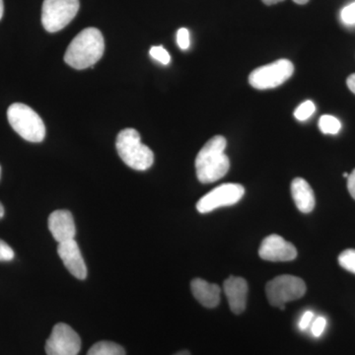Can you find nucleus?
<instances>
[{"instance_id":"obj_1","label":"nucleus","mask_w":355,"mask_h":355,"mask_svg":"<svg viewBox=\"0 0 355 355\" xmlns=\"http://www.w3.org/2000/svg\"><path fill=\"white\" fill-rule=\"evenodd\" d=\"M226 146L225 137L216 135L200 149L196 158V171L200 183H214L227 174L230 169V160L224 153Z\"/></svg>"},{"instance_id":"obj_2","label":"nucleus","mask_w":355,"mask_h":355,"mask_svg":"<svg viewBox=\"0 0 355 355\" xmlns=\"http://www.w3.org/2000/svg\"><path fill=\"white\" fill-rule=\"evenodd\" d=\"M105 42L96 28H86L72 40L65 51L64 62L76 69L93 67L103 57Z\"/></svg>"},{"instance_id":"obj_3","label":"nucleus","mask_w":355,"mask_h":355,"mask_svg":"<svg viewBox=\"0 0 355 355\" xmlns=\"http://www.w3.org/2000/svg\"><path fill=\"white\" fill-rule=\"evenodd\" d=\"M116 151L125 165L137 171H146L153 166L154 154L148 146L141 144L135 128H125L116 137Z\"/></svg>"},{"instance_id":"obj_4","label":"nucleus","mask_w":355,"mask_h":355,"mask_svg":"<svg viewBox=\"0 0 355 355\" xmlns=\"http://www.w3.org/2000/svg\"><path fill=\"white\" fill-rule=\"evenodd\" d=\"M7 119L13 130L27 141L41 142L46 137L43 120L27 105L21 103L11 105L7 110Z\"/></svg>"},{"instance_id":"obj_5","label":"nucleus","mask_w":355,"mask_h":355,"mask_svg":"<svg viewBox=\"0 0 355 355\" xmlns=\"http://www.w3.org/2000/svg\"><path fill=\"white\" fill-rule=\"evenodd\" d=\"M78 10L79 0H44L42 24L46 31H60L74 19Z\"/></svg>"},{"instance_id":"obj_6","label":"nucleus","mask_w":355,"mask_h":355,"mask_svg":"<svg viewBox=\"0 0 355 355\" xmlns=\"http://www.w3.org/2000/svg\"><path fill=\"white\" fill-rule=\"evenodd\" d=\"M306 289L304 280L294 275H284L275 277L266 284V294L270 304L280 307L303 297Z\"/></svg>"},{"instance_id":"obj_7","label":"nucleus","mask_w":355,"mask_h":355,"mask_svg":"<svg viewBox=\"0 0 355 355\" xmlns=\"http://www.w3.org/2000/svg\"><path fill=\"white\" fill-rule=\"evenodd\" d=\"M294 73V65L291 60H279L253 70L249 76L252 87L259 90H268L279 87Z\"/></svg>"},{"instance_id":"obj_8","label":"nucleus","mask_w":355,"mask_h":355,"mask_svg":"<svg viewBox=\"0 0 355 355\" xmlns=\"http://www.w3.org/2000/svg\"><path fill=\"white\" fill-rule=\"evenodd\" d=\"M245 195V189L239 184H223L203 196L197 203L200 214H209L219 207H230L239 202Z\"/></svg>"},{"instance_id":"obj_9","label":"nucleus","mask_w":355,"mask_h":355,"mask_svg":"<svg viewBox=\"0 0 355 355\" xmlns=\"http://www.w3.org/2000/svg\"><path fill=\"white\" fill-rule=\"evenodd\" d=\"M80 349V336L64 323H58L53 327L46 343V355H77Z\"/></svg>"},{"instance_id":"obj_10","label":"nucleus","mask_w":355,"mask_h":355,"mask_svg":"<svg viewBox=\"0 0 355 355\" xmlns=\"http://www.w3.org/2000/svg\"><path fill=\"white\" fill-rule=\"evenodd\" d=\"M259 256L268 261H291L297 257V250L282 236L270 235L261 242Z\"/></svg>"},{"instance_id":"obj_11","label":"nucleus","mask_w":355,"mask_h":355,"mask_svg":"<svg viewBox=\"0 0 355 355\" xmlns=\"http://www.w3.org/2000/svg\"><path fill=\"white\" fill-rule=\"evenodd\" d=\"M58 254L64 263L65 268L73 277L81 280L87 277V268L76 240L60 243Z\"/></svg>"},{"instance_id":"obj_12","label":"nucleus","mask_w":355,"mask_h":355,"mask_svg":"<svg viewBox=\"0 0 355 355\" xmlns=\"http://www.w3.org/2000/svg\"><path fill=\"white\" fill-rule=\"evenodd\" d=\"M49 229L58 244L70 241L76 237V223L69 210H55L51 212L49 217Z\"/></svg>"},{"instance_id":"obj_13","label":"nucleus","mask_w":355,"mask_h":355,"mask_svg":"<svg viewBox=\"0 0 355 355\" xmlns=\"http://www.w3.org/2000/svg\"><path fill=\"white\" fill-rule=\"evenodd\" d=\"M224 293L228 299L230 309L234 314H241L246 309L248 284L239 277H229L224 282Z\"/></svg>"},{"instance_id":"obj_14","label":"nucleus","mask_w":355,"mask_h":355,"mask_svg":"<svg viewBox=\"0 0 355 355\" xmlns=\"http://www.w3.org/2000/svg\"><path fill=\"white\" fill-rule=\"evenodd\" d=\"M191 292L198 302L207 308H214L220 302V287L202 279H193Z\"/></svg>"},{"instance_id":"obj_15","label":"nucleus","mask_w":355,"mask_h":355,"mask_svg":"<svg viewBox=\"0 0 355 355\" xmlns=\"http://www.w3.org/2000/svg\"><path fill=\"white\" fill-rule=\"evenodd\" d=\"M291 195L296 207L302 214H310L315 207V195L308 182L296 178L291 183Z\"/></svg>"},{"instance_id":"obj_16","label":"nucleus","mask_w":355,"mask_h":355,"mask_svg":"<svg viewBox=\"0 0 355 355\" xmlns=\"http://www.w3.org/2000/svg\"><path fill=\"white\" fill-rule=\"evenodd\" d=\"M87 355H125V352L118 343L104 340L95 343L89 349Z\"/></svg>"},{"instance_id":"obj_17","label":"nucleus","mask_w":355,"mask_h":355,"mask_svg":"<svg viewBox=\"0 0 355 355\" xmlns=\"http://www.w3.org/2000/svg\"><path fill=\"white\" fill-rule=\"evenodd\" d=\"M319 128L324 135H336L342 128V123L330 114H324L320 118Z\"/></svg>"},{"instance_id":"obj_18","label":"nucleus","mask_w":355,"mask_h":355,"mask_svg":"<svg viewBox=\"0 0 355 355\" xmlns=\"http://www.w3.org/2000/svg\"><path fill=\"white\" fill-rule=\"evenodd\" d=\"M338 263L345 270L355 275V250L347 249L338 256Z\"/></svg>"},{"instance_id":"obj_19","label":"nucleus","mask_w":355,"mask_h":355,"mask_svg":"<svg viewBox=\"0 0 355 355\" xmlns=\"http://www.w3.org/2000/svg\"><path fill=\"white\" fill-rule=\"evenodd\" d=\"M315 111H316V106H315L314 103L312 101H305L295 110L294 116H295L298 121H306L315 113Z\"/></svg>"},{"instance_id":"obj_20","label":"nucleus","mask_w":355,"mask_h":355,"mask_svg":"<svg viewBox=\"0 0 355 355\" xmlns=\"http://www.w3.org/2000/svg\"><path fill=\"white\" fill-rule=\"evenodd\" d=\"M149 53H150L151 58L162 64H168L171 60L169 53L163 46H153Z\"/></svg>"},{"instance_id":"obj_21","label":"nucleus","mask_w":355,"mask_h":355,"mask_svg":"<svg viewBox=\"0 0 355 355\" xmlns=\"http://www.w3.org/2000/svg\"><path fill=\"white\" fill-rule=\"evenodd\" d=\"M177 43L182 50L186 51L190 48V32H189L188 29H186V28L179 29V31L177 33Z\"/></svg>"},{"instance_id":"obj_22","label":"nucleus","mask_w":355,"mask_h":355,"mask_svg":"<svg viewBox=\"0 0 355 355\" xmlns=\"http://www.w3.org/2000/svg\"><path fill=\"white\" fill-rule=\"evenodd\" d=\"M340 18L343 22L347 25L355 24V2L345 6L340 12Z\"/></svg>"},{"instance_id":"obj_23","label":"nucleus","mask_w":355,"mask_h":355,"mask_svg":"<svg viewBox=\"0 0 355 355\" xmlns=\"http://www.w3.org/2000/svg\"><path fill=\"white\" fill-rule=\"evenodd\" d=\"M14 251L12 248L9 246L3 240L0 239V261H12L14 259Z\"/></svg>"},{"instance_id":"obj_24","label":"nucleus","mask_w":355,"mask_h":355,"mask_svg":"<svg viewBox=\"0 0 355 355\" xmlns=\"http://www.w3.org/2000/svg\"><path fill=\"white\" fill-rule=\"evenodd\" d=\"M327 326V320L324 317H318L312 326V334L315 336H320L323 334Z\"/></svg>"},{"instance_id":"obj_25","label":"nucleus","mask_w":355,"mask_h":355,"mask_svg":"<svg viewBox=\"0 0 355 355\" xmlns=\"http://www.w3.org/2000/svg\"><path fill=\"white\" fill-rule=\"evenodd\" d=\"M313 317H314V314L311 311H307V312L304 313L302 318H301L300 322H299V328L302 331H305L306 329L309 327L311 324V321H312Z\"/></svg>"},{"instance_id":"obj_26","label":"nucleus","mask_w":355,"mask_h":355,"mask_svg":"<svg viewBox=\"0 0 355 355\" xmlns=\"http://www.w3.org/2000/svg\"><path fill=\"white\" fill-rule=\"evenodd\" d=\"M347 189L352 197L355 200V169L350 173L349 178H347Z\"/></svg>"},{"instance_id":"obj_27","label":"nucleus","mask_w":355,"mask_h":355,"mask_svg":"<svg viewBox=\"0 0 355 355\" xmlns=\"http://www.w3.org/2000/svg\"><path fill=\"white\" fill-rule=\"evenodd\" d=\"M347 86H349V90L355 94V73L352 74L349 76L347 80Z\"/></svg>"},{"instance_id":"obj_28","label":"nucleus","mask_w":355,"mask_h":355,"mask_svg":"<svg viewBox=\"0 0 355 355\" xmlns=\"http://www.w3.org/2000/svg\"><path fill=\"white\" fill-rule=\"evenodd\" d=\"M266 6H273V4L279 3V2L284 1V0H261Z\"/></svg>"},{"instance_id":"obj_29","label":"nucleus","mask_w":355,"mask_h":355,"mask_svg":"<svg viewBox=\"0 0 355 355\" xmlns=\"http://www.w3.org/2000/svg\"><path fill=\"white\" fill-rule=\"evenodd\" d=\"M4 6L3 0H0V20H1L2 16H3Z\"/></svg>"},{"instance_id":"obj_30","label":"nucleus","mask_w":355,"mask_h":355,"mask_svg":"<svg viewBox=\"0 0 355 355\" xmlns=\"http://www.w3.org/2000/svg\"><path fill=\"white\" fill-rule=\"evenodd\" d=\"M295 3L300 4V6H303V4L308 3L309 0H293Z\"/></svg>"},{"instance_id":"obj_31","label":"nucleus","mask_w":355,"mask_h":355,"mask_svg":"<svg viewBox=\"0 0 355 355\" xmlns=\"http://www.w3.org/2000/svg\"><path fill=\"white\" fill-rule=\"evenodd\" d=\"M174 355H191V354L188 350H182V352H177V354Z\"/></svg>"},{"instance_id":"obj_32","label":"nucleus","mask_w":355,"mask_h":355,"mask_svg":"<svg viewBox=\"0 0 355 355\" xmlns=\"http://www.w3.org/2000/svg\"><path fill=\"white\" fill-rule=\"evenodd\" d=\"M4 216V207L3 205H2V203L0 202V219L2 218V217Z\"/></svg>"},{"instance_id":"obj_33","label":"nucleus","mask_w":355,"mask_h":355,"mask_svg":"<svg viewBox=\"0 0 355 355\" xmlns=\"http://www.w3.org/2000/svg\"><path fill=\"white\" fill-rule=\"evenodd\" d=\"M349 174H347V173H343V177L345 178H349Z\"/></svg>"},{"instance_id":"obj_34","label":"nucleus","mask_w":355,"mask_h":355,"mask_svg":"<svg viewBox=\"0 0 355 355\" xmlns=\"http://www.w3.org/2000/svg\"><path fill=\"white\" fill-rule=\"evenodd\" d=\"M0 177H1V167H0Z\"/></svg>"}]
</instances>
